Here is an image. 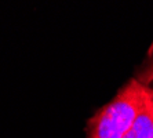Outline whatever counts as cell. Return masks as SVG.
<instances>
[{"label": "cell", "instance_id": "3", "mask_svg": "<svg viewBox=\"0 0 153 138\" xmlns=\"http://www.w3.org/2000/svg\"><path fill=\"white\" fill-rule=\"evenodd\" d=\"M134 76L145 86L146 90L153 92V43L149 46L145 58L141 62V66Z\"/></svg>", "mask_w": 153, "mask_h": 138}, {"label": "cell", "instance_id": "1", "mask_svg": "<svg viewBox=\"0 0 153 138\" xmlns=\"http://www.w3.org/2000/svg\"><path fill=\"white\" fill-rule=\"evenodd\" d=\"M149 99V91L132 76L87 122L85 138H123Z\"/></svg>", "mask_w": 153, "mask_h": 138}, {"label": "cell", "instance_id": "2", "mask_svg": "<svg viewBox=\"0 0 153 138\" xmlns=\"http://www.w3.org/2000/svg\"><path fill=\"white\" fill-rule=\"evenodd\" d=\"M123 138H153V92L149 91V99L145 108L139 112L131 128Z\"/></svg>", "mask_w": 153, "mask_h": 138}]
</instances>
